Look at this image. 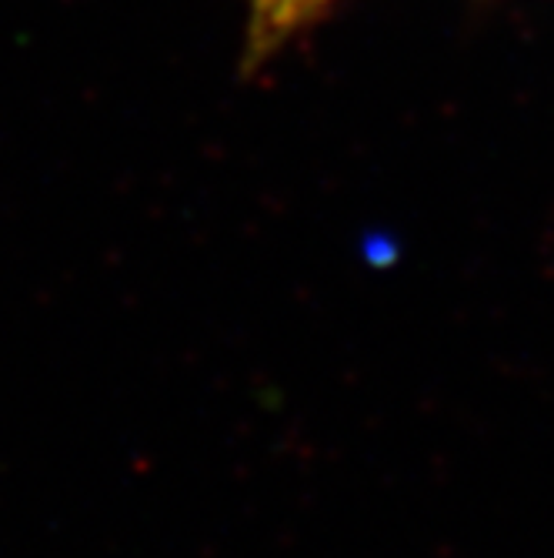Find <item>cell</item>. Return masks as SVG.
Masks as SVG:
<instances>
[{
    "instance_id": "obj_1",
    "label": "cell",
    "mask_w": 554,
    "mask_h": 558,
    "mask_svg": "<svg viewBox=\"0 0 554 558\" xmlns=\"http://www.w3.org/2000/svg\"><path fill=\"white\" fill-rule=\"evenodd\" d=\"M328 8L331 0H247L244 64L250 71L268 64L284 44L308 31Z\"/></svg>"
}]
</instances>
